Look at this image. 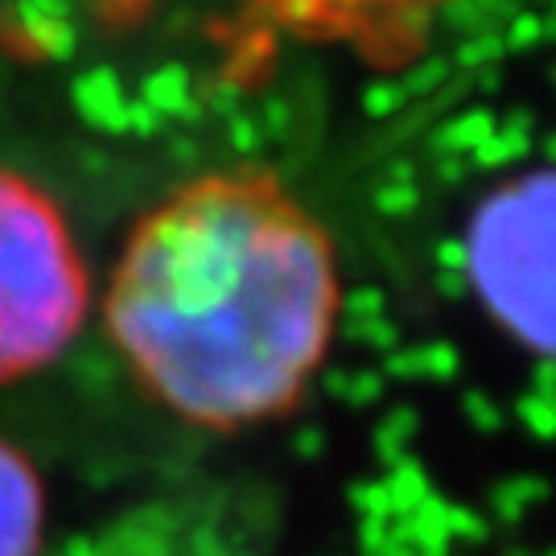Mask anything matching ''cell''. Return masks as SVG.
Segmentation results:
<instances>
[{
  "label": "cell",
  "mask_w": 556,
  "mask_h": 556,
  "mask_svg": "<svg viewBox=\"0 0 556 556\" xmlns=\"http://www.w3.org/2000/svg\"><path fill=\"white\" fill-rule=\"evenodd\" d=\"M330 236L277 178L211 174L137 223L108 330L178 417L239 429L285 413L330 346Z\"/></svg>",
  "instance_id": "6da1fadb"
},
{
  "label": "cell",
  "mask_w": 556,
  "mask_h": 556,
  "mask_svg": "<svg viewBox=\"0 0 556 556\" xmlns=\"http://www.w3.org/2000/svg\"><path fill=\"white\" fill-rule=\"evenodd\" d=\"M87 277L59 206L0 174V379L46 367L75 338Z\"/></svg>",
  "instance_id": "7a4b0ae2"
},
{
  "label": "cell",
  "mask_w": 556,
  "mask_h": 556,
  "mask_svg": "<svg viewBox=\"0 0 556 556\" xmlns=\"http://www.w3.org/2000/svg\"><path fill=\"white\" fill-rule=\"evenodd\" d=\"M475 273L503 318L532 342L548 334V186H516L482 215Z\"/></svg>",
  "instance_id": "3957f363"
},
{
  "label": "cell",
  "mask_w": 556,
  "mask_h": 556,
  "mask_svg": "<svg viewBox=\"0 0 556 556\" xmlns=\"http://www.w3.org/2000/svg\"><path fill=\"white\" fill-rule=\"evenodd\" d=\"M438 4L445 0H264L273 17L305 38L351 46H392Z\"/></svg>",
  "instance_id": "277c9868"
},
{
  "label": "cell",
  "mask_w": 556,
  "mask_h": 556,
  "mask_svg": "<svg viewBox=\"0 0 556 556\" xmlns=\"http://www.w3.org/2000/svg\"><path fill=\"white\" fill-rule=\"evenodd\" d=\"M41 528V491L17 450L0 441V556H29Z\"/></svg>",
  "instance_id": "5b68a950"
}]
</instances>
